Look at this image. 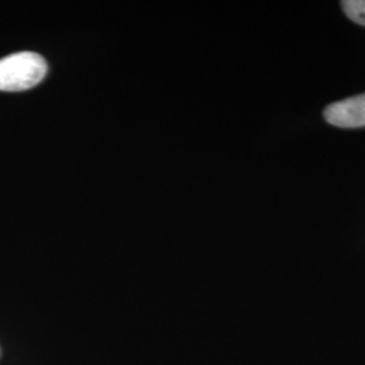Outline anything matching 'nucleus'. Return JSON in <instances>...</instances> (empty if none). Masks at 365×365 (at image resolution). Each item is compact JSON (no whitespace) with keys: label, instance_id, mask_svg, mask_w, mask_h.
Wrapping results in <instances>:
<instances>
[{"label":"nucleus","instance_id":"f257e3e1","mask_svg":"<svg viewBox=\"0 0 365 365\" xmlns=\"http://www.w3.org/2000/svg\"><path fill=\"white\" fill-rule=\"evenodd\" d=\"M48 64L33 52L15 53L0 60V91H25L46 76Z\"/></svg>","mask_w":365,"mask_h":365},{"label":"nucleus","instance_id":"f03ea898","mask_svg":"<svg viewBox=\"0 0 365 365\" xmlns=\"http://www.w3.org/2000/svg\"><path fill=\"white\" fill-rule=\"evenodd\" d=\"M325 119L330 125L342 129L365 126V93L334 102L325 108Z\"/></svg>","mask_w":365,"mask_h":365},{"label":"nucleus","instance_id":"7ed1b4c3","mask_svg":"<svg viewBox=\"0 0 365 365\" xmlns=\"http://www.w3.org/2000/svg\"><path fill=\"white\" fill-rule=\"evenodd\" d=\"M341 6L351 21L365 26V0H345Z\"/></svg>","mask_w":365,"mask_h":365}]
</instances>
